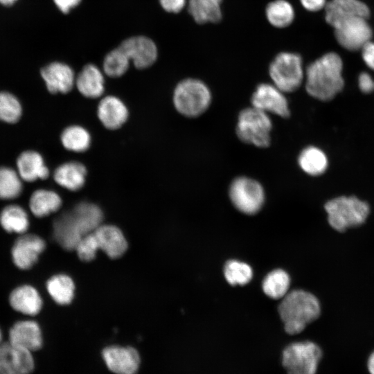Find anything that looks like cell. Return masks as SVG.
<instances>
[{"label":"cell","mask_w":374,"mask_h":374,"mask_svg":"<svg viewBox=\"0 0 374 374\" xmlns=\"http://www.w3.org/2000/svg\"><path fill=\"white\" fill-rule=\"evenodd\" d=\"M103 214L96 204L80 202L53 222V237L64 249H75L80 239L101 225Z\"/></svg>","instance_id":"1"},{"label":"cell","mask_w":374,"mask_h":374,"mask_svg":"<svg viewBox=\"0 0 374 374\" xmlns=\"http://www.w3.org/2000/svg\"><path fill=\"white\" fill-rule=\"evenodd\" d=\"M343 63L339 55L328 53L311 63L306 69V91L323 101L332 100L344 85Z\"/></svg>","instance_id":"2"},{"label":"cell","mask_w":374,"mask_h":374,"mask_svg":"<svg viewBox=\"0 0 374 374\" xmlns=\"http://www.w3.org/2000/svg\"><path fill=\"white\" fill-rule=\"evenodd\" d=\"M278 312L286 332L296 335L319 318L321 305L313 294L295 290L283 298L278 306Z\"/></svg>","instance_id":"3"},{"label":"cell","mask_w":374,"mask_h":374,"mask_svg":"<svg viewBox=\"0 0 374 374\" xmlns=\"http://www.w3.org/2000/svg\"><path fill=\"white\" fill-rule=\"evenodd\" d=\"M330 226L339 232L362 225L366 220L370 207L368 203L355 196H340L324 206Z\"/></svg>","instance_id":"4"},{"label":"cell","mask_w":374,"mask_h":374,"mask_svg":"<svg viewBox=\"0 0 374 374\" xmlns=\"http://www.w3.org/2000/svg\"><path fill=\"white\" fill-rule=\"evenodd\" d=\"M211 92L202 80L187 78L175 87L172 102L175 109L181 115L194 118L202 115L209 107Z\"/></svg>","instance_id":"5"},{"label":"cell","mask_w":374,"mask_h":374,"mask_svg":"<svg viewBox=\"0 0 374 374\" xmlns=\"http://www.w3.org/2000/svg\"><path fill=\"white\" fill-rule=\"evenodd\" d=\"M271 120L267 113L253 107L241 110L235 132L238 139L247 144L267 148L271 143Z\"/></svg>","instance_id":"6"},{"label":"cell","mask_w":374,"mask_h":374,"mask_svg":"<svg viewBox=\"0 0 374 374\" xmlns=\"http://www.w3.org/2000/svg\"><path fill=\"white\" fill-rule=\"evenodd\" d=\"M321 347L312 341L291 343L282 353V364L287 374H317L322 359Z\"/></svg>","instance_id":"7"},{"label":"cell","mask_w":374,"mask_h":374,"mask_svg":"<svg viewBox=\"0 0 374 374\" xmlns=\"http://www.w3.org/2000/svg\"><path fill=\"white\" fill-rule=\"evenodd\" d=\"M269 73L277 88L284 93L293 92L301 86L304 77L301 57L294 53H280L271 62Z\"/></svg>","instance_id":"8"},{"label":"cell","mask_w":374,"mask_h":374,"mask_svg":"<svg viewBox=\"0 0 374 374\" xmlns=\"http://www.w3.org/2000/svg\"><path fill=\"white\" fill-rule=\"evenodd\" d=\"M229 197L232 204L240 212L253 215L262 208L265 193L262 185L247 177H238L231 184Z\"/></svg>","instance_id":"9"},{"label":"cell","mask_w":374,"mask_h":374,"mask_svg":"<svg viewBox=\"0 0 374 374\" xmlns=\"http://www.w3.org/2000/svg\"><path fill=\"white\" fill-rule=\"evenodd\" d=\"M338 43L349 51L362 49L371 41L372 30L367 19L353 18L346 20L334 28Z\"/></svg>","instance_id":"10"},{"label":"cell","mask_w":374,"mask_h":374,"mask_svg":"<svg viewBox=\"0 0 374 374\" xmlns=\"http://www.w3.org/2000/svg\"><path fill=\"white\" fill-rule=\"evenodd\" d=\"M284 93L273 84L261 83L257 86L252 94V107L266 113L287 118L290 112Z\"/></svg>","instance_id":"11"},{"label":"cell","mask_w":374,"mask_h":374,"mask_svg":"<svg viewBox=\"0 0 374 374\" xmlns=\"http://www.w3.org/2000/svg\"><path fill=\"white\" fill-rule=\"evenodd\" d=\"M45 247V241L40 236L26 233L21 234L11 249L12 262L21 270L29 269L37 262Z\"/></svg>","instance_id":"12"},{"label":"cell","mask_w":374,"mask_h":374,"mask_svg":"<svg viewBox=\"0 0 374 374\" xmlns=\"http://www.w3.org/2000/svg\"><path fill=\"white\" fill-rule=\"evenodd\" d=\"M34 366L32 352L9 341L0 344V374H30Z\"/></svg>","instance_id":"13"},{"label":"cell","mask_w":374,"mask_h":374,"mask_svg":"<svg viewBox=\"0 0 374 374\" xmlns=\"http://www.w3.org/2000/svg\"><path fill=\"white\" fill-rule=\"evenodd\" d=\"M139 69L151 66L157 58L154 42L145 36H134L125 39L119 46Z\"/></svg>","instance_id":"14"},{"label":"cell","mask_w":374,"mask_h":374,"mask_svg":"<svg viewBox=\"0 0 374 374\" xmlns=\"http://www.w3.org/2000/svg\"><path fill=\"white\" fill-rule=\"evenodd\" d=\"M41 76L48 91L51 93H67L75 82V75L72 68L61 62H53L41 69Z\"/></svg>","instance_id":"15"},{"label":"cell","mask_w":374,"mask_h":374,"mask_svg":"<svg viewBox=\"0 0 374 374\" xmlns=\"http://www.w3.org/2000/svg\"><path fill=\"white\" fill-rule=\"evenodd\" d=\"M103 357L107 368L116 374H136L139 367V355L132 347H107Z\"/></svg>","instance_id":"16"},{"label":"cell","mask_w":374,"mask_h":374,"mask_svg":"<svg viewBox=\"0 0 374 374\" xmlns=\"http://www.w3.org/2000/svg\"><path fill=\"white\" fill-rule=\"evenodd\" d=\"M326 21L333 28L353 18L368 19L370 10L359 0H331L326 5Z\"/></svg>","instance_id":"17"},{"label":"cell","mask_w":374,"mask_h":374,"mask_svg":"<svg viewBox=\"0 0 374 374\" xmlns=\"http://www.w3.org/2000/svg\"><path fill=\"white\" fill-rule=\"evenodd\" d=\"M97 116L105 128L115 130L121 128L127 122L129 110L120 98L109 95L104 96L99 101Z\"/></svg>","instance_id":"18"},{"label":"cell","mask_w":374,"mask_h":374,"mask_svg":"<svg viewBox=\"0 0 374 374\" xmlns=\"http://www.w3.org/2000/svg\"><path fill=\"white\" fill-rule=\"evenodd\" d=\"M12 344L30 352L42 346V335L39 326L33 320H21L15 323L9 330V340Z\"/></svg>","instance_id":"19"},{"label":"cell","mask_w":374,"mask_h":374,"mask_svg":"<svg viewBox=\"0 0 374 374\" xmlns=\"http://www.w3.org/2000/svg\"><path fill=\"white\" fill-rule=\"evenodd\" d=\"M104 72L93 64L85 65L75 77V86L84 97L100 98L105 89Z\"/></svg>","instance_id":"20"},{"label":"cell","mask_w":374,"mask_h":374,"mask_svg":"<svg viewBox=\"0 0 374 374\" xmlns=\"http://www.w3.org/2000/svg\"><path fill=\"white\" fill-rule=\"evenodd\" d=\"M8 300L15 311L28 316L37 314L43 305L39 293L30 285H21L14 288Z\"/></svg>","instance_id":"21"},{"label":"cell","mask_w":374,"mask_h":374,"mask_svg":"<svg viewBox=\"0 0 374 374\" xmlns=\"http://www.w3.org/2000/svg\"><path fill=\"white\" fill-rule=\"evenodd\" d=\"M100 249L109 258H118L127 249V240L122 231L114 225L99 226L94 231Z\"/></svg>","instance_id":"22"},{"label":"cell","mask_w":374,"mask_h":374,"mask_svg":"<svg viewBox=\"0 0 374 374\" xmlns=\"http://www.w3.org/2000/svg\"><path fill=\"white\" fill-rule=\"evenodd\" d=\"M17 168L21 179L27 182L45 179L50 174L42 156L34 150L22 152L17 159Z\"/></svg>","instance_id":"23"},{"label":"cell","mask_w":374,"mask_h":374,"mask_svg":"<svg viewBox=\"0 0 374 374\" xmlns=\"http://www.w3.org/2000/svg\"><path fill=\"white\" fill-rule=\"evenodd\" d=\"M87 170L79 161H66L58 166L53 172L55 181L71 191L80 190L84 185Z\"/></svg>","instance_id":"24"},{"label":"cell","mask_w":374,"mask_h":374,"mask_svg":"<svg viewBox=\"0 0 374 374\" xmlns=\"http://www.w3.org/2000/svg\"><path fill=\"white\" fill-rule=\"evenodd\" d=\"M62 203V199L56 192L38 189L30 197L29 208L35 217H43L58 211Z\"/></svg>","instance_id":"25"},{"label":"cell","mask_w":374,"mask_h":374,"mask_svg":"<svg viewBox=\"0 0 374 374\" xmlns=\"http://www.w3.org/2000/svg\"><path fill=\"white\" fill-rule=\"evenodd\" d=\"M0 224L8 233L24 234L29 227L28 213L19 205H8L0 213Z\"/></svg>","instance_id":"26"},{"label":"cell","mask_w":374,"mask_h":374,"mask_svg":"<svg viewBox=\"0 0 374 374\" xmlns=\"http://www.w3.org/2000/svg\"><path fill=\"white\" fill-rule=\"evenodd\" d=\"M222 1L188 0V12L197 24L217 23L222 19Z\"/></svg>","instance_id":"27"},{"label":"cell","mask_w":374,"mask_h":374,"mask_svg":"<svg viewBox=\"0 0 374 374\" xmlns=\"http://www.w3.org/2000/svg\"><path fill=\"white\" fill-rule=\"evenodd\" d=\"M60 141L66 150L80 153L86 152L90 148L91 136L84 127L71 125L63 130L60 135Z\"/></svg>","instance_id":"28"},{"label":"cell","mask_w":374,"mask_h":374,"mask_svg":"<svg viewBox=\"0 0 374 374\" xmlns=\"http://www.w3.org/2000/svg\"><path fill=\"white\" fill-rule=\"evenodd\" d=\"M46 290L51 297L57 304L67 305L73 299L75 285L69 276L57 274L52 276L47 281Z\"/></svg>","instance_id":"29"},{"label":"cell","mask_w":374,"mask_h":374,"mask_svg":"<svg viewBox=\"0 0 374 374\" xmlns=\"http://www.w3.org/2000/svg\"><path fill=\"white\" fill-rule=\"evenodd\" d=\"M299 165L307 174L318 176L323 173L328 167V159L320 149L309 146L303 149L298 159Z\"/></svg>","instance_id":"30"},{"label":"cell","mask_w":374,"mask_h":374,"mask_svg":"<svg viewBox=\"0 0 374 374\" xmlns=\"http://www.w3.org/2000/svg\"><path fill=\"white\" fill-rule=\"evenodd\" d=\"M290 278L283 269H278L269 272L262 281V290L273 299H283L287 293Z\"/></svg>","instance_id":"31"},{"label":"cell","mask_w":374,"mask_h":374,"mask_svg":"<svg viewBox=\"0 0 374 374\" xmlns=\"http://www.w3.org/2000/svg\"><path fill=\"white\" fill-rule=\"evenodd\" d=\"M269 22L277 28L289 26L294 17L292 6L285 0H276L269 3L265 10Z\"/></svg>","instance_id":"32"},{"label":"cell","mask_w":374,"mask_h":374,"mask_svg":"<svg viewBox=\"0 0 374 374\" xmlns=\"http://www.w3.org/2000/svg\"><path fill=\"white\" fill-rule=\"evenodd\" d=\"M22 179L17 172L8 167H0V199H12L22 191Z\"/></svg>","instance_id":"33"},{"label":"cell","mask_w":374,"mask_h":374,"mask_svg":"<svg viewBox=\"0 0 374 374\" xmlns=\"http://www.w3.org/2000/svg\"><path fill=\"white\" fill-rule=\"evenodd\" d=\"M130 60L120 48L109 52L103 60V72L110 78H119L124 75L130 66Z\"/></svg>","instance_id":"34"},{"label":"cell","mask_w":374,"mask_h":374,"mask_svg":"<svg viewBox=\"0 0 374 374\" xmlns=\"http://www.w3.org/2000/svg\"><path fill=\"white\" fill-rule=\"evenodd\" d=\"M224 274L226 280L231 285H244L252 278L251 267L245 262L235 260H229L225 266Z\"/></svg>","instance_id":"35"},{"label":"cell","mask_w":374,"mask_h":374,"mask_svg":"<svg viewBox=\"0 0 374 374\" xmlns=\"http://www.w3.org/2000/svg\"><path fill=\"white\" fill-rule=\"evenodd\" d=\"M21 113L18 99L10 93L0 91V121L15 123L19 120Z\"/></svg>","instance_id":"36"},{"label":"cell","mask_w":374,"mask_h":374,"mask_svg":"<svg viewBox=\"0 0 374 374\" xmlns=\"http://www.w3.org/2000/svg\"><path fill=\"white\" fill-rule=\"evenodd\" d=\"M75 249L79 258L85 262L91 261L96 257L99 248L94 233L83 236L77 244Z\"/></svg>","instance_id":"37"},{"label":"cell","mask_w":374,"mask_h":374,"mask_svg":"<svg viewBox=\"0 0 374 374\" xmlns=\"http://www.w3.org/2000/svg\"><path fill=\"white\" fill-rule=\"evenodd\" d=\"M159 3L166 12L177 13L183 9L186 0H159Z\"/></svg>","instance_id":"38"},{"label":"cell","mask_w":374,"mask_h":374,"mask_svg":"<svg viewBox=\"0 0 374 374\" xmlns=\"http://www.w3.org/2000/svg\"><path fill=\"white\" fill-rule=\"evenodd\" d=\"M359 87L360 90L365 93H369L374 91V80L371 76L365 72L359 75Z\"/></svg>","instance_id":"39"},{"label":"cell","mask_w":374,"mask_h":374,"mask_svg":"<svg viewBox=\"0 0 374 374\" xmlns=\"http://www.w3.org/2000/svg\"><path fill=\"white\" fill-rule=\"evenodd\" d=\"M361 50L364 61L369 68L374 70V42H368Z\"/></svg>","instance_id":"40"},{"label":"cell","mask_w":374,"mask_h":374,"mask_svg":"<svg viewBox=\"0 0 374 374\" xmlns=\"http://www.w3.org/2000/svg\"><path fill=\"white\" fill-rule=\"evenodd\" d=\"M81 0H53L57 8L63 13L69 12L73 8L79 5Z\"/></svg>","instance_id":"41"},{"label":"cell","mask_w":374,"mask_h":374,"mask_svg":"<svg viewBox=\"0 0 374 374\" xmlns=\"http://www.w3.org/2000/svg\"><path fill=\"white\" fill-rule=\"evenodd\" d=\"M302 6L308 10L318 11L326 6V0H300Z\"/></svg>","instance_id":"42"},{"label":"cell","mask_w":374,"mask_h":374,"mask_svg":"<svg viewBox=\"0 0 374 374\" xmlns=\"http://www.w3.org/2000/svg\"><path fill=\"white\" fill-rule=\"evenodd\" d=\"M366 368L369 374H374V350L369 354L367 358Z\"/></svg>","instance_id":"43"},{"label":"cell","mask_w":374,"mask_h":374,"mask_svg":"<svg viewBox=\"0 0 374 374\" xmlns=\"http://www.w3.org/2000/svg\"><path fill=\"white\" fill-rule=\"evenodd\" d=\"M17 0H0V4L9 6L14 4Z\"/></svg>","instance_id":"44"},{"label":"cell","mask_w":374,"mask_h":374,"mask_svg":"<svg viewBox=\"0 0 374 374\" xmlns=\"http://www.w3.org/2000/svg\"><path fill=\"white\" fill-rule=\"evenodd\" d=\"M2 339H3L2 332H1V330L0 329V344L3 342Z\"/></svg>","instance_id":"45"}]
</instances>
